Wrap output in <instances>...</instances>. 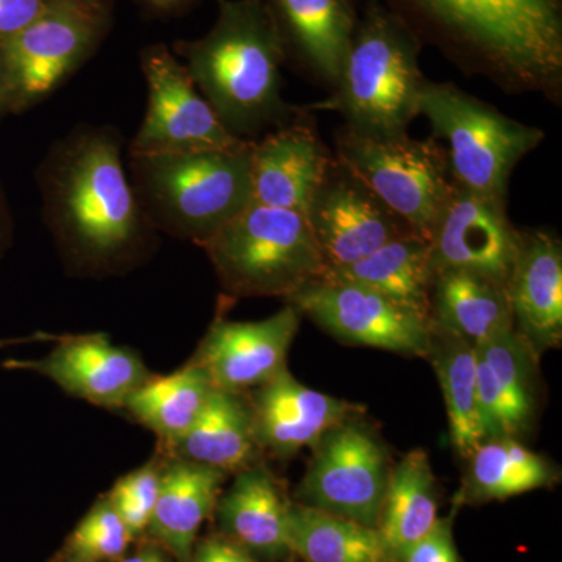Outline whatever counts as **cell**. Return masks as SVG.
<instances>
[{
	"instance_id": "23",
	"label": "cell",
	"mask_w": 562,
	"mask_h": 562,
	"mask_svg": "<svg viewBox=\"0 0 562 562\" xmlns=\"http://www.w3.org/2000/svg\"><path fill=\"white\" fill-rule=\"evenodd\" d=\"M225 473L172 457L162 464L149 530L179 560L191 562L198 532L216 508Z\"/></svg>"
},
{
	"instance_id": "14",
	"label": "cell",
	"mask_w": 562,
	"mask_h": 562,
	"mask_svg": "<svg viewBox=\"0 0 562 562\" xmlns=\"http://www.w3.org/2000/svg\"><path fill=\"white\" fill-rule=\"evenodd\" d=\"M428 243L432 273L472 272L506 288L520 231L509 220L506 201L454 187Z\"/></svg>"
},
{
	"instance_id": "39",
	"label": "cell",
	"mask_w": 562,
	"mask_h": 562,
	"mask_svg": "<svg viewBox=\"0 0 562 562\" xmlns=\"http://www.w3.org/2000/svg\"><path fill=\"white\" fill-rule=\"evenodd\" d=\"M10 114V90L7 80L5 63H3L2 47H0V120Z\"/></svg>"
},
{
	"instance_id": "33",
	"label": "cell",
	"mask_w": 562,
	"mask_h": 562,
	"mask_svg": "<svg viewBox=\"0 0 562 562\" xmlns=\"http://www.w3.org/2000/svg\"><path fill=\"white\" fill-rule=\"evenodd\" d=\"M162 465L151 461L122 476L110 492L109 501L120 514L132 539L149 528L158 491Z\"/></svg>"
},
{
	"instance_id": "37",
	"label": "cell",
	"mask_w": 562,
	"mask_h": 562,
	"mask_svg": "<svg viewBox=\"0 0 562 562\" xmlns=\"http://www.w3.org/2000/svg\"><path fill=\"white\" fill-rule=\"evenodd\" d=\"M146 16L155 20H171L183 16L194 9L199 0H133Z\"/></svg>"
},
{
	"instance_id": "13",
	"label": "cell",
	"mask_w": 562,
	"mask_h": 562,
	"mask_svg": "<svg viewBox=\"0 0 562 562\" xmlns=\"http://www.w3.org/2000/svg\"><path fill=\"white\" fill-rule=\"evenodd\" d=\"M306 221L325 271L353 265L392 239L414 233L336 158L314 192Z\"/></svg>"
},
{
	"instance_id": "10",
	"label": "cell",
	"mask_w": 562,
	"mask_h": 562,
	"mask_svg": "<svg viewBox=\"0 0 562 562\" xmlns=\"http://www.w3.org/2000/svg\"><path fill=\"white\" fill-rule=\"evenodd\" d=\"M382 439L358 416L325 432L299 484L301 505L379 528L391 475Z\"/></svg>"
},
{
	"instance_id": "30",
	"label": "cell",
	"mask_w": 562,
	"mask_h": 562,
	"mask_svg": "<svg viewBox=\"0 0 562 562\" xmlns=\"http://www.w3.org/2000/svg\"><path fill=\"white\" fill-rule=\"evenodd\" d=\"M214 390L206 372L191 361L169 375H151L122 409L169 447L195 424Z\"/></svg>"
},
{
	"instance_id": "21",
	"label": "cell",
	"mask_w": 562,
	"mask_h": 562,
	"mask_svg": "<svg viewBox=\"0 0 562 562\" xmlns=\"http://www.w3.org/2000/svg\"><path fill=\"white\" fill-rule=\"evenodd\" d=\"M514 330L539 358L562 341V244L547 231H520L506 283Z\"/></svg>"
},
{
	"instance_id": "12",
	"label": "cell",
	"mask_w": 562,
	"mask_h": 562,
	"mask_svg": "<svg viewBox=\"0 0 562 562\" xmlns=\"http://www.w3.org/2000/svg\"><path fill=\"white\" fill-rule=\"evenodd\" d=\"M336 341L425 358L430 319L351 281L316 279L284 301Z\"/></svg>"
},
{
	"instance_id": "31",
	"label": "cell",
	"mask_w": 562,
	"mask_h": 562,
	"mask_svg": "<svg viewBox=\"0 0 562 562\" xmlns=\"http://www.w3.org/2000/svg\"><path fill=\"white\" fill-rule=\"evenodd\" d=\"M290 547L305 562H395L379 528L301 503L290 506Z\"/></svg>"
},
{
	"instance_id": "29",
	"label": "cell",
	"mask_w": 562,
	"mask_h": 562,
	"mask_svg": "<svg viewBox=\"0 0 562 562\" xmlns=\"http://www.w3.org/2000/svg\"><path fill=\"white\" fill-rule=\"evenodd\" d=\"M438 486L430 457L414 449L391 469L379 530L398 562L438 522Z\"/></svg>"
},
{
	"instance_id": "16",
	"label": "cell",
	"mask_w": 562,
	"mask_h": 562,
	"mask_svg": "<svg viewBox=\"0 0 562 562\" xmlns=\"http://www.w3.org/2000/svg\"><path fill=\"white\" fill-rule=\"evenodd\" d=\"M3 368L40 373L72 397L106 409H122L150 379L139 355L114 346L103 333L66 335L41 360H9Z\"/></svg>"
},
{
	"instance_id": "38",
	"label": "cell",
	"mask_w": 562,
	"mask_h": 562,
	"mask_svg": "<svg viewBox=\"0 0 562 562\" xmlns=\"http://www.w3.org/2000/svg\"><path fill=\"white\" fill-rule=\"evenodd\" d=\"M11 235V214L9 202H7L5 192L0 184V250L9 243Z\"/></svg>"
},
{
	"instance_id": "2",
	"label": "cell",
	"mask_w": 562,
	"mask_h": 562,
	"mask_svg": "<svg viewBox=\"0 0 562 562\" xmlns=\"http://www.w3.org/2000/svg\"><path fill=\"white\" fill-rule=\"evenodd\" d=\"M454 63L513 94L562 99V0H379Z\"/></svg>"
},
{
	"instance_id": "35",
	"label": "cell",
	"mask_w": 562,
	"mask_h": 562,
	"mask_svg": "<svg viewBox=\"0 0 562 562\" xmlns=\"http://www.w3.org/2000/svg\"><path fill=\"white\" fill-rule=\"evenodd\" d=\"M57 0H0V44L24 31Z\"/></svg>"
},
{
	"instance_id": "40",
	"label": "cell",
	"mask_w": 562,
	"mask_h": 562,
	"mask_svg": "<svg viewBox=\"0 0 562 562\" xmlns=\"http://www.w3.org/2000/svg\"><path fill=\"white\" fill-rule=\"evenodd\" d=\"M122 562H166V560L158 550H155L154 547H149V549H143L140 552L125 558Z\"/></svg>"
},
{
	"instance_id": "26",
	"label": "cell",
	"mask_w": 562,
	"mask_h": 562,
	"mask_svg": "<svg viewBox=\"0 0 562 562\" xmlns=\"http://www.w3.org/2000/svg\"><path fill=\"white\" fill-rule=\"evenodd\" d=\"M430 301V319L472 346L514 328L506 288L476 273L435 272Z\"/></svg>"
},
{
	"instance_id": "8",
	"label": "cell",
	"mask_w": 562,
	"mask_h": 562,
	"mask_svg": "<svg viewBox=\"0 0 562 562\" xmlns=\"http://www.w3.org/2000/svg\"><path fill=\"white\" fill-rule=\"evenodd\" d=\"M333 155L417 236L430 239L454 188L449 157L438 138L368 135L342 125Z\"/></svg>"
},
{
	"instance_id": "17",
	"label": "cell",
	"mask_w": 562,
	"mask_h": 562,
	"mask_svg": "<svg viewBox=\"0 0 562 562\" xmlns=\"http://www.w3.org/2000/svg\"><path fill=\"white\" fill-rule=\"evenodd\" d=\"M333 158L335 155L322 139L312 111L299 106L290 121L254 140V202L306 216Z\"/></svg>"
},
{
	"instance_id": "4",
	"label": "cell",
	"mask_w": 562,
	"mask_h": 562,
	"mask_svg": "<svg viewBox=\"0 0 562 562\" xmlns=\"http://www.w3.org/2000/svg\"><path fill=\"white\" fill-rule=\"evenodd\" d=\"M251 147L128 154L125 168L150 227L199 247L209 241L254 202Z\"/></svg>"
},
{
	"instance_id": "3",
	"label": "cell",
	"mask_w": 562,
	"mask_h": 562,
	"mask_svg": "<svg viewBox=\"0 0 562 562\" xmlns=\"http://www.w3.org/2000/svg\"><path fill=\"white\" fill-rule=\"evenodd\" d=\"M217 18L205 36L176 41L195 88L233 136L255 140L291 120L299 106L283 98L286 63L265 0H216Z\"/></svg>"
},
{
	"instance_id": "11",
	"label": "cell",
	"mask_w": 562,
	"mask_h": 562,
	"mask_svg": "<svg viewBox=\"0 0 562 562\" xmlns=\"http://www.w3.org/2000/svg\"><path fill=\"white\" fill-rule=\"evenodd\" d=\"M139 66L147 85V110L128 154L231 150L249 143L225 128L168 46L144 47Z\"/></svg>"
},
{
	"instance_id": "28",
	"label": "cell",
	"mask_w": 562,
	"mask_h": 562,
	"mask_svg": "<svg viewBox=\"0 0 562 562\" xmlns=\"http://www.w3.org/2000/svg\"><path fill=\"white\" fill-rule=\"evenodd\" d=\"M425 360L430 361L441 386L454 452L468 460L486 439L476 392L475 349L430 319Z\"/></svg>"
},
{
	"instance_id": "22",
	"label": "cell",
	"mask_w": 562,
	"mask_h": 562,
	"mask_svg": "<svg viewBox=\"0 0 562 562\" xmlns=\"http://www.w3.org/2000/svg\"><path fill=\"white\" fill-rule=\"evenodd\" d=\"M290 506L276 475L254 462L235 473V482L216 508L228 539L254 557L281 560L291 553Z\"/></svg>"
},
{
	"instance_id": "34",
	"label": "cell",
	"mask_w": 562,
	"mask_h": 562,
	"mask_svg": "<svg viewBox=\"0 0 562 562\" xmlns=\"http://www.w3.org/2000/svg\"><path fill=\"white\" fill-rule=\"evenodd\" d=\"M398 562H461L453 541L452 520L438 519L431 531L414 543Z\"/></svg>"
},
{
	"instance_id": "24",
	"label": "cell",
	"mask_w": 562,
	"mask_h": 562,
	"mask_svg": "<svg viewBox=\"0 0 562 562\" xmlns=\"http://www.w3.org/2000/svg\"><path fill=\"white\" fill-rule=\"evenodd\" d=\"M169 449L172 457L225 475L249 468L260 450L249 395L214 390L195 424Z\"/></svg>"
},
{
	"instance_id": "18",
	"label": "cell",
	"mask_w": 562,
	"mask_h": 562,
	"mask_svg": "<svg viewBox=\"0 0 562 562\" xmlns=\"http://www.w3.org/2000/svg\"><path fill=\"white\" fill-rule=\"evenodd\" d=\"M361 0H265L286 63L333 90L341 77Z\"/></svg>"
},
{
	"instance_id": "42",
	"label": "cell",
	"mask_w": 562,
	"mask_h": 562,
	"mask_svg": "<svg viewBox=\"0 0 562 562\" xmlns=\"http://www.w3.org/2000/svg\"><path fill=\"white\" fill-rule=\"evenodd\" d=\"M74 562H76V561H74Z\"/></svg>"
},
{
	"instance_id": "41",
	"label": "cell",
	"mask_w": 562,
	"mask_h": 562,
	"mask_svg": "<svg viewBox=\"0 0 562 562\" xmlns=\"http://www.w3.org/2000/svg\"><path fill=\"white\" fill-rule=\"evenodd\" d=\"M49 339H55V336L35 335V336H31V338L0 339V349H3V347L14 346V344H24V342H33V341H49Z\"/></svg>"
},
{
	"instance_id": "36",
	"label": "cell",
	"mask_w": 562,
	"mask_h": 562,
	"mask_svg": "<svg viewBox=\"0 0 562 562\" xmlns=\"http://www.w3.org/2000/svg\"><path fill=\"white\" fill-rule=\"evenodd\" d=\"M191 562H260L227 536H214L199 543Z\"/></svg>"
},
{
	"instance_id": "32",
	"label": "cell",
	"mask_w": 562,
	"mask_h": 562,
	"mask_svg": "<svg viewBox=\"0 0 562 562\" xmlns=\"http://www.w3.org/2000/svg\"><path fill=\"white\" fill-rule=\"evenodd\" d=\"M132 541L131 532L109 497L99 502L69 539V552L76 562H101L122 557Z\"/></svg>"
},
{
	"instance_id": "6",
	"label": "cell",
	"mask_w": 562,
	"mask_h": 562,
	"mask_svg": "<svg viewBox=\"0 0 562 562\" xmlns=\"http://www.w3.org/2000/svg\"><path fill=\"white\" fill-rule=\"evenodd\" d=\"M201 247L232 299L286 301L325 272L305 214L260 203L251 202Z\"/></svg>"
},
{
	"instance_id": "7",
	"label": "cell",
	"mask_w": 562,
	"mask_h": 562,
	"mask_svg": "<svg viewBox=\"0 0 562 562\" xmlns=\"http://www.w3.org/2000/svg\"><path fill=\"white\" fill-rule=\"evenodd\" d=\"M419 114L430 122L435 138L446 140L454 187L508 199L514 169L546 139V132L506 116L449 81L425 79Z\"/></svg>"
},
{
	"instance_id": "27",
	"label": "cell",
	"mask_w": 562,
	"mask_h": 562,
	"mask_svg": "<svg viewBox=\"0 0 562 562\" xmlns=\"http://www.w3.org/2000/svg\"><path fill=\"white\" fill-rule=\"evenodd\" d=\"M560 479L557 464L514 438L484 439L468 458L460 502L505 501Z\"/></svg>"
},
{
	"instance_id": "20",
	"label": "cell",
	"mask_w": 562,
	"mask_h": 562,
	"mask_svg": "<svg viewBox=\"0 0 562 562\" xmlns=\"http://www.w3.org/2000/svg\"><path fill=\"white\" fill-rule=\"evenodd\" d=\"M258 449L291 458L313 449L325 432L362 409L342 398L314 391L286 369L249 395Z\"/></svg>"
},
{
	"instance_id": "1",
	"label": "cell",
	"mask_w": 562,
	"mask_h": 562,
	"mask_svg": "<svg viewBox=\"0 0 562 562\" xmlns=\"http://www.w3.org/2000/svg\"><path fill=\"white\" fill-rule=\"evenodd\" d=\"M122 147L114 125L79 124L50 144L36 169L43 220L76 271L116 272L157 239L133 191Z\"/></svg>"
},
{
	"instance_id": "5",
	"label": "cell",
	"mask_w": 562,
	"mask_h": 562,
	"mask_svg": "<svg viewBox=\"0 0 562 562\" xmlns=\"http://www.w3.org/2000/svg\"><path fill=\"white\" fill-rule=\"evenodd\" d=\"M422 43L379 0H368L338 83L308 111H333L346 127L368 135L408 133L419 116L425 81L419 66Z\"/></svg>"
},
{
	"instance_id": "15",
	"label": "cell",
	"mask_w": 562,
	"mask_h": 562,
	"mask_svg": "<svg viewBox=\"0 0 562 562\" xmlns=\"http://www.w3.org/2000/svg\"><path fill=\"white\" fill-rule=\"evenodd\" d=\"M301 321L302 314L290 303L261 321L216 319L192 361L216 390L247 394L286 369Z\"/></svg>"
},
{
	"instance_id": "25",
	"label": "cell",
	"mask_w": 562,
	"mask_h": 562,
	"mask_svg": "<svg viewBox=\"0 0 562 562\" xmlns=\"http://www.w3.org/2000/svg\"><path fill=\"white\" fill-rule=\"evenodd\" d=\"M432 276L430 243L409 233L392 239L353 265L328 269L322 277L371 288L430 319Z\"/></svg>"
},
{
	"instance_id": "9",
	"label": "cell",
	"mask_w": 562,
	"mask_h": 562,
	"mask_svg": "<svg viewBox=\"0 0 562 562\" xmlns=\"http://www.w3.org/2000/svg\"><path fill=\"white\" fill-rule=\"evenodd\" d=\"M116 0H57L2 47L10 114L35 109L94 57L114 24Z\"/></svg>"
},
{
	"instance_id": "19",
	"label": "cell",
	"mask_w": 562,
	"mask_h": 562,
	"mask_svg": "<svg viewBox=\"0 0 562 562\" xmlns=\"http://www.w3.org/2000/svg\"><path fill=\"white\" fill-rule=\"evenodd\" d=\"M473 349L484 436L522 441L538 413L541 358L514 328Z\"/></svg>"
}]
</instances>
